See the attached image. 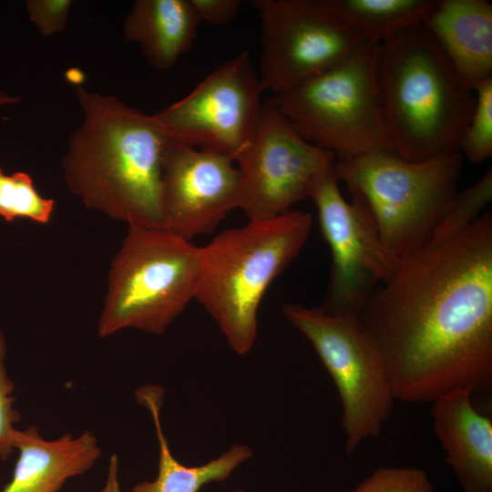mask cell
I'll list each match as a JSON object with an SVG mask.
<instances>
[{"label":"cell","mask_w":492,"mask_h":492,"mask_svg":"<svg viewBox=\"0 0 492 492\" xmlns=\"http://www.w3.org/2000/svg\"><path fill=\"white\" fill-rule=\"evenodd\" d=\"M395 400L433 402L492 382V214L399 260L358 317Z\"/></svg>","instance_id":"1"},{"label":"cell","mask_w":492,"mask_h":492,"mask_svg":"<svg viewBox=\"0 0 492 492\" xmlns=\"http://www.w3.org/2000/svg\"><path fill=\"white\" fill-rule=\"evenodd\" d=\"M82 124L62 157L64 181L83 205L128 226L162 227L161 169L168 139L152 115L77 87Z\"/></svg>","instance_id":"2"},{"label":"cell","mask_w":492,"mask_h":492,"mask_svg":"<svg viewBox=\"0 0 492 492\" xmlns=\"http://www.w3.org/2000/svg\"><path fill=\"white\" fill-rule=\"evenodd\" d=\"M377 82L398 156L421 161L460 152L476 96L422 24L378 45Z\"/></svg>","instance_id":"3"},{"label":"cell","mask_w":492,"mask_h":492,"mask_svg":"<svg viewBox=\"0 0 492 492\" xmlns=\"http://www.w3.org/2000/svg\"><path fill=\"white\" fill-rule=\"evenodd\" d=\"M311 227L308 212L291 210L272 219L249 220L200 247V273L194 299L238 354L251 350L262 297L298 256Z\"/></svg>","instance_id":"4"},{"label":"cell","mask_w":492,"mask_h":492,"mask_svg":"<svg viewBox=\"0 0 492 492\" xmlns=\"http://www.w3.org/2000/svg\"><path fill=\"white\" fill-rule=\"evenodd\" d=\"M200 247L162 228L128 226L112 259L97 333L162 334L195 298Z\"/></svg>","instance_id":"5"},{"label":"cell","mask_w":492,"mask_h":492,"mask_svg":"<svg viewBox=\"0 0 492 492\" xmlns=\"http://www.w3.org/2000/svg\"><path fill=\"white\" fill-rule=\"evenodd\" d=\"M462 155L421 161L374 152L335 159L334 174L364 201L382 242L397 260L430 241L456 193Z\"/></svg>","instance_id":"6"},{"label":"cell","mask_w":492,"mask_h":492,"mask_svg":"<svg viewBox=\"0 0 492 492\" xmlns=\"http://www.w3.org/2000/svg\"><path fill=\"white\" fill-rule=\"evenodd\" d=\"M377 48L364 43L335 66L275 96L294 129L335 159L395 153L381 108Z\"/></svg>","instance_id":"7"},{"label":"cell","mask_w":492,"mask_h":492,"mask_svg":"<svg viewBox=\"0 0 492 492\" xmlns=\"http://www.w3.org/2000/svg\"><path fill=\"white\" fill-rule=\"evenodd\" d=\"M282 312L312 343L334 382L345 451L351 455L362 442L380 435L394 406L382 357L357 318L300 303H287Z\"/></svg>","instance_id":"8"},{"label":"cell","mask_w":492,"mask_h":492,"mask_svg":"<svg viewBox=\"0 0 492 492\" xmlns=\"http://www.w3.org/2000/svg\"><path fill=\"white\" fill-rule=\"evenodd\" d=\"M333 163L313 177L307 190L332 254L327 292L321 306L357 318L373 291L390 277L399 260L382 242L363 199L354 191H349L351 201L343 198Z\"/></svg>","instance_id":"9"},{"label":"cell","mask_w":492,"mask_h":492,"mask_svg":"<svg viewBox=\"0 0 492 492\" xmlns=\"http://www.w3.org/2000/svg\"><path fill=\"white\" fill-rule=\"evenodd\" d=\"M260 79L283 94L340 63L365 42L323 0H254Z\"/></svg>","instance_id":"10"},{"label":"cell","mask_w":492,"mask_h":492,"mask_svg":"<svg viewBox=\"0 0 492 492\" xmlns=\"http://www.w3.org/2000/svg\"><path fill=\"white\" fill-rule=\"evenodd\" d=\"M335 156L306 141L281 110L277 99L261 103L253 133L236 157L239 205L249 220L287 213L307 197L313 177Z\"/></svg>","instance_id":"11"},{"label":"cell","mask_w":492,"mask_h":492,"mask_svg":"<svg viewBox=\"0 0 492 492\" xmlns=\"http://www.w3.org/2000/svg\"><path fill=\"white\" fill-rule=\"evenodd\" d=\"M263 90L249 53L242 51L152 117L168 138L235 160L253 133Z\"/></svg>","instance_id":"12"},{"label":"cell","mask_w":492,"mask_h":492,"mask_svg":"<svg viewBox=\"0 0 492 492\" xmlns=\"http://www.w3.org/2000/svg\"><path fill=\"white\" fill-rule=\"evenodd\" d=\"M235 164L231 156L168 138L161 169V228L190 241L212 232L238 208Z\"/></svg>","instance_id":"13"},{"label":"cell","mask_w":492,"mask_h":492,"mask_svg":"<svg viewBox=\"0 0 492 492\" xmlns=\"http://www.w3.org/2000/svg\"><path fill=\"white\" fill-rule=\"evenodd\" d=\"M473 391L454 389L432 403L433 429L464 492H492V421Z\"/></svg>","instance_id":"14"},{"label":"cell","mask_w":492,"mask_h":492,"mask_svg":"<svg viewBox=\"0 0 492 492\" xmlns=\"http://www.w3.org/2000/svg\"><path fill=\"white\" fill-rule=\"evenodd\" d=\"M14 446L18 457L13 477L1 492H58L69 478L89 470L101 455L89 430L46 440L31 425L17 429Z\"/></svg>","instance_id":"15"},{"label":"cell","mask_w":492,"mask_h":492,"mask_svg":"<svg viewBox=\"0 0 492 492\" xmlns=\"http://www.w3.org/2000/svg\"><path fill=\"white\" fill-rule=\"evenodd\" d=\"M422 25L473 91L492 78V5L486 0H436Z\"/></svg>","instance_id":"16"},{"label":"cell","mask_w":492,"mask_h":492,"mask_svg":"<svg viewBox=\"0 0 492 492\" xmlns=\"http://www.w3.org/2000/svg\"><path fill=\"white\" fill-rule=\"evenodd\" d=\"M200 23L190 0H136L124 39L138 44L152 67L167 70L191 47Z\"/></svg>","instance_id":"17"},{"label":"cell","mask_w":492,"mask_h":492,"mask_svg":"<svg viewBox=\"0 0 492 492\" xmlns=\"http://www.w3.org/2000/svg\"><path fill=\"white\" fill-rule=\"evenodd\" d=\"M136 400L150 413L159 445V470L155 479L137 483L131 492H199L206 484L225 481L242 463L250 459L252 449L236 444L220 456L198 466H188L172 455L161 425L160 411L164 390L147 384L136 391Z\"/></svg>","instance_id":"18"},{"label":"cell","mask_w":492,"mask_h":492,"mask_svg":"<svg viewBox=\"0 0 492 492\" xmlns=\"http://www.w3.org/2000/svg\"><path fill=\"white\" fill-rule=\"evenodd\" d=\"M365 43L380 45L422 24L436 0H323Z\"/></svg>","instance_id":"19"},{"label":"cell","mask_w":492,"mask_h":492,"mask_svg":"<svg viewBox=\"0 0 492 492\" xmlns=\"http://www.w3.org/2000/svg\"><path fill=\"white\" fill-rule=\"evenodd\" d=\"M55 210L56 201L37 191L28 173L15 171L7 175L0 166V218L6 221L26 219L48 224Z\"/></svg>","instance_id":"20"},{"label":"cell","mask_w":492,"mask_h":492,"mask_svg":"<svg viewBox=\"0 0 492 492\" xmlns=\"http://www.w3.org/2000/svg\"><path fill=\"white\" fill-rule=\"evenodd\" d=\"M492 200V170L489 169L476 183L453 196L430 241L454 236L474 222Z\"/></svg>","instance_id":"21"},{"label":"cell","mask_w":492,"mask_h":492,"mask_svg":"<svg viewBox=\"0 0 492 492\" xmlns=\"http://www.w3.org/2000/svg\"><path fill=\"white\" fill-rule=\"evenodd\" d=\"M476 102L470 119L460 140L459 151L473 163L492 156V78L475 89Z\"/></svg>","instance_id":"22"},{"label":"cell","mask_w":492,"mask_h":492,"mask_svg":"<svg viewBox=\"0 0 492 492\" xmlns=\"http://www.w3.org/2000/svg\"><path fill=\"white\" fill-rule=\"evenodd\" d=\"M347 492H434L422 469L410 466L381 467Z\"/></svg>","instance_id":"23"},{"label":"cell","mask_w":492,"mask_h":492,"mask_svg":"<svg viewBox=\"0 0 492 492\" xmlns=\"http://www.w3.org/2000/svg\"><path fill=\"white\" fill-rule=\"evenodd\" d=\"M6 339L0 329V459H7L15 451L14 442L17 431L16 424L20 415L15 408L13 395L15 384L10 378L6 365Z\"/></svg>","instance_id":"24"},{"label":"cell","mask_w":492,"mask_h":492,"mask_svg":"<svg viewBox=\"0 0 492 492\" xmlns=\"http://www.w3.org/2000/svg\"><path fill=\"white\" fill-rule=\"evenodd\" d=\"M26 5L29 20L42 36L48 37L64 30L72 1L27 0Z\"/></svg>","instance_id":"25"},{"label":"cell","mask_w":492,"mask_h":492,"mask_svg":"<svg viewBox=\"0 0 492 492\" xmlns=\"http://www.w3.org/2000/svg\"><path fill=\"white\" fill-rule=\"evenodd\" d=\"M200 20L211 25H224L237 15L239 0H190Z\"/></svg>","instance_id":"26"},{"label":"cell","mask_w":492,"mask_h":492,"mask_svg":"<svg viewBox=\"0 0 492 492\" xmlns=\"http://www.w3.org/2000/svg\"><path fill=\"white\" fill-rule=\"evenodd\" d=\"M99 492H122L119 481V463L115 454L109 457L105 482Z\"/></svg>","instance_id":"27"},{"label":"cell","mask_w":492,"mask_h":492,"mask_svg":"<svg viewBox=\"0 0 492 492\" xmlns=\"http://www.w3.org/2000/svg\"><path fill=\"white\" fill-rule=\"evenodd\" d=\"M66 77L68 82L80 87L84 80V75L78 68H69L66 73Z\"/></svg>","instance_id":"28"},{"label":"cell","mask_w":492,"mask_h":492,"mask_svg":"<svg viewBox=\"0 0 492 492\" xmlns=\"http://www.w3.org/2000/svg\"><path fill=\"white\" fill-rule=\"evenodd\" d=\"M17 101L16 97H10L5 94H0V105Z\"/></svg>","instance_id":"29"},{"label":"cell","mask_w":492,"mask_h":492,"mask_svg":"<svg viewBox=\"0 0 492 492\" xmlns=\"http://www.w3.org/2000/svg\"><path fill=\"white\" fill-rule=\"evenodd\" d=\"M232 492H246L245 490H242V489H237V490H234Z\"/></svg>","instance_id":"30"}]
</instances>
